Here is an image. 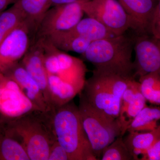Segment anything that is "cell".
Here are the masks:
<instances>
[{
    "label": "cell",
    "mask_w": 160,
    "mask_h": 160,
    "mask_svg": "<svg viewBox=\"0 0 160 160\" xmlns=\"http://www.w3.org/2000/svg\"><path fill=\"white\" fill-rule=\"evenodd\" d=\"M41 111L23 93L15 82L0 73V118L9 120Z\"/></svg>",
    "instance_id": "ba28073f"
},
{
    "label": "cell",
    "mask_w": 160,
    "mask_h": 160,
    "mask_svg": "<svg viewBox=\"0 0 160 160\" xmlns=\"http://www.w3.org/2000/svg\"><path fill=\"white\" fill-rule=\"evenodd\" d=\"M32 33L25 22L17 27L0 44V73L4 74L18 62L31 45Z\"/></svg>",
    "instance_id": "30bf717a"
},
{
    "label": "cell",
    "mask_w": 160,
    "mask_h": 160,
    "mask_svg": "<svg viewBox=\"0 0 160 160\" xmlns=\"http://www.w3.org/2000/svg\"><path fill=\"white\" fill-rule=\"evenodd\" d=\"M79 3L84 13L102 23L115 35L132 29L131 20L118 0H87Z\"/></svg>",
    "instance_id": "8992f818"
},
{
    "label": "cell",
    "mask_w": 160,
    "mask_h": 160,
    "mask_svg": "<svg viewBox=\"0 0 160 160\" xmlns=\"http://www.w3.org/2000/svg\"><path fill=\"white\" fill-rule=\"evenodd\" d=\"M126 32L91 42L82 54L83 58L95 69L133 78L132 56L136 35Z\"/></svg>",
    "instance_id": "7a4b0ae2"
},
{
    "label": "cell",
    "mask_w": 160,
    "mask_h": 160,
    "mask_svg": "<svg viewBox=\"0 0 160 160\" xmlns=\"http://www.w3.org/2000/svg\"><path fill=\"white\" fill-rule=\"evenodd\" d=\"M146 100L140 92L133 99L129 102H121L118 119L121 128V134L123 136L126 129L138 113L146 106Z\"/></svg>",
    "instance_id": "7402d4cb"
},
{
    "label": "cell",
    "mask_w": 160,
    "mask_h": 160,
    "mask_svg": "<svg viewBox=\"0 0 160 160\" xmlns=\"http://www.w3.org/2000/svg\"><path fill=\"white\" fill-rule=\"evenodd\" d=\"M133 78L94 69L82 92L90 105L108 116L117 119L123 92Z\"/></svg>",
    "instance_id": "277c9868"
},
{
    "label": "cell",
    "mask_w": 160,
    "mask_h": 160,
    "mask_svg": "<svg viewBox=\"0 0 160 160\" xmlns=\"http://www.w3.org/2000/svg\"><path fill=\"white\" fill-rule=\"evenodd\" d=\"M123 139L133 160H141L148 148L160 139V126L152 131L128 132Z\"/></svg>",
    "instance_id": "2e32d148"
},
{
    "label": "cell",
    "mask_w": 160,
    "mask_h": 160,
    "mask_svg": "<svg viewBox=\"0 0 160 160\" xmlns=\"http://www.w3.org/2000/svg\"><path fill=\"white\" fill-rule=\"evenodd\" d=\"M140 89L146 101L160 105V71L150 72L139 78Z\"/></svg>",
    "instance_id": "603a6c76"
},
{
    "label": "cell",
    "mask_w": 160,
    "mask_h": 160,
    "mask_svg": "<svg viewBox=\"0 0 160 160\" xmlns=\"http://www.w3.org/2000/svg\"><path fill=\"white\" fill-rule=\"evenodd\" d=\"M3 74L14 81L26 97L40 111L44 112L52 111L39 86L26 71L20 61L12 66Z\"/></svg>",
    "instance_id": "4fadbf2b"
},
{
    "label": "cell",
    "mask_w": 160,
    "mask_h": 160,
    "mask_svg": "<svg viewBox=\"0 0 160 160\" xmlns=\"http://www.w3.org/2000/svg\"><path fill=\"white\" fill-rule=\"evenodd\" d=\"M150 33L160 39V3L155 10L150 26Z\"/></svg>",
    "instance_id": "4316f807"
},
{
    "label": "cell",
    "mask_w": 160,
    "mask_h": 160,
    "mask_svg": "<svg viewBox=\"0 0 160 160\" xmlns=\"http://www.w3.org/2000/svg\"><path fill=\"white\" fill-rule=\"evenodd\" d=\"M87 0H50L52 6H60L70 3L81 2Z\"/></svg>",
    "instance_id": "f1b7e54d"
},
{
    "label": "cell",
    "mask_w": 160,
    "mask_h": 160,
    "mask_svg": "<svg viewBox=\"0 0 160 160\" xmlns=\"http://www.w3.org/2000/svg\"><path fill=\"white\" fill-rule=\"evenodd\" d=\"M68 30L91 42L116 36L102 23L89 17L82 18L73 28Z\"/></svg>",
    "instance_id": "d6986e66"
},
{
    "label": "cell",
    "mask_w": 160,
    "mask_h": 160,
    "mask_svg": "<svg viewBox=\"0 0 160 160\" xmlns=\"http://www.w3.org/2000/svg\"><path fill=\"white\" fill-rule=\"evenodd\" d=\"M17 0H0V13L6 10L7 7L12 4H14Z\"/></svg>",
    "instance_id": "f546056e"
},
{
    "label": "cell",
    "mask_w": 160,
    "mask_h": 160,
    "mask_svg": "<svg viewBox=\"0 0 160 160\" xmlns=\"http://www.w3.org/2000/svg\"><path fill=\"white\" fill-rule=\"evenodd\" d=\"M160 119V107L146 106L129 124L126 132L152 131L159 126L158 122Z\"/></svg>",
    "instance_id": "44dd1931"
},
{
    "label": "cell",
    "mask_w": 160,
    "mask_h": 160,
    "mask_svg": "<svg viewBox=\"0 0 160 160\" xmlns=\"http://www.w3.org/2000/svg\"><path fill=\"white\" fill-rule=\"evenodd\" d=\"M13 5L22 13L32 34H35L43 16L52 7L50 0H17Z\"/></svg>",
    "instance_id": "e0dca14e"
},
{
    "label": "cell",
    "mask_w": 160,
    "mask_h": 160,
    "mask_svg": "<svg viewBox=\"0 0 160 160\" xmlns=\"http://www.w3.org/2000/svg\"><path fill=\"white\" fill-rule=\"evenodd\" d=\"M133 50V78L160 71V39L149 34L137 35Z\"/></svg>",
    "instance_id": "9c48e42d"
},
{
    "label": "cell",
    "mask_w": 160,
    "mask_h": 160,
    "mask_svg": "<svg viewBox=\"0 0 160 160\" xmlns=\"http://www.w3.org/2000/svg\"><path fill=\"white\" fill-rule=\"evenodd\" d=\"M102 155V160H133L121 135L103 149Z\"/></svg>",
    "instance_id": "d4e9b609"
},
{
    "label": "cell",
    "mask_w": 160,
    "mask_h": 160,
    "mask_svg": "<svg viewBox=\"0 0 160 160\" xmlns=\"http://www.w3.org/2000/svg\"><path fill=\"white\" fill-rule=\"evenodd\" d=\"M57 141L70 160H97L81 120L78 107L72 101L51 112Z\"/></svg>",
    "instance_id": "3957f363"
},
{
    "label": "cell",
    "mask_w": 160,
    "mask_h": 160,
    "mask_svg": "<svg viewBox=\"0 0 160 160\" xmlns=\"http://www.w3.org/2000/svg\"><path fill=\"white\" fill-rule=\"evenodd\" d=\"M45 38L59 50L82 54L91 43L89 40L73 34L69 30L52 33Z\"/></svg>",
    "instance_id": "ac0fdd59"
},
{
    "label": "cell",
    "mask_w": 160,
    "mask_h": 160,
    "mask_svg": "<svg viewBox=\"0 0 160 160\" xmlns=\"http://www.w3.org/2000/svg\"><path fill=\"white\" fill-rule=\"evenodd\" d=\"M44 53L42 38L36 39L35 41L31 43L20 62L26 71L37 83L50 106L48 73L44 65Z\"/></svg>",
    "instance_id": "7c38bea8"
},
{
    "label": "cell",
    "mask_w": 160,
    "mask_h": 160,
    "mask_svg": "<svg viewBox=\"0 0 160 160\" xmlns=\"http://www.w3.org/2000/svg\"><path fill=\"white\" fill-rule=\"evenodd\" d=\"M131 20L137 35L150 33L153 13L160 0H118Z\"/></svg>",
    "instance_id": "8fae6325"
},
{
    "label": "cell",
    "mask_w": 160,
    "mask_h": 160,
    "mask_svg": "<svg viewBox=\"0 0 160 160\" xmlns=\"http://www.w3.org/2000/svg\"><path fill=\"white\" fill-rule=\"evenodd\" d=\"M5 129L26 149L30 160H48L50 147L57 141L51 112L34 111L12 120L0 118Z\"/></svg>",
    "instance_id": "6da1fadb"
},
{
    "label": "cell",
    "mask_w": 160,
    "mask_h": 160,
    "mask_svg": "<svg viewBox=\"0 0 160 160\" xmlns=\"http://www.w3.org/2000/svg\"><path fill=\"white\" fill-rule=\"evenodd\" d=\"M57 56L59 63L58 76L82 91L88 71L85 64L80 59L58 49Z\"/></svg>",
    "instance_id": "5bb4252c"
},
{
    "label": "cell",
    "mask_w": 160,
    "mask_h": 160,
    "mask_svg": "<svg viewBox=\"0 0 160 160\" xmlns=\"http://www.w3.org/2000/svg\"><path fill=\"white\" fill-rule=\"evenodd\" d=\"M84 14L79 2L52 6L40 21L35 33L36 39L71 29Z\"/></svg>",
    "instance_id": "52a82bcc"
},
{
    "label": "cell",
    "mask_w": 160,
    "mask_h": 160,
    "mask_svg": "<svg viewBox=\"0 0 160 160\" xmlns=\"http://www.w3.org/2000/svg\"><path fill=\"white\" fill-rule=\"evenodd\" d=\"M48 160H70V158L66 150L56 141L50 147Z\"/></svg>",
    "instance_id": "484cf974"
},
{
    "label": "cell",
    "mask_w": 160,
    "mask_h": 160,
    "mask_svg": "<svg viewBox=\"0 0 160 160\" xmlns=\"http://www.w3.org/2000/svg\"><path fill=\"white\" fill-rule=\"evenodd\" d=\"M160 160V139L146 150L141 160Z\"/></svg>",
    "instance_id": "83f0119b"
},
{
    "label": "cell",
    "mask_w": 160,
    "mask_h": 160,
    "mask_svg": "<svg viewBox=\"0 0 160 160\" xmlns=\"http://www.w3.org/2000/svg\"><path fill=\"white\" fill-rule=\"evenodd\" d=\"M49 104L52 110L72 101L81 91L58 76L48 74Z\"/></svg>",
    "instance_id": "9a60e30c"
},
{
    "label": "cell",
    "mask_w": 160,
    "mask_h": 160,
    "mask_svg": "<svg viewBox=\"0 0 160 160\" xmlns=\"http://www.w3.org/2000/svg\"><path fill=\"white\" fill-rule=\"evenodd\" d=\"M79 111L84 130L92 150L98 159L103 149L121 135V128L117 119L108 116L95 109L81 91Z\"/></svg>",
    "instance_id": "5b68a950"
},
{
    "label": "cell",
    "mask_w": 160,
    "mask_h": 160,
    "mask_svg": "<svg viewBox=\"0 0 160 160\" xmlns=\"http://www.w3.org/2000/svg\"><path fill=\"white\" fill-rule=\"evenodd\" d=\"M0 160H30L26 149L0 121Z\"/></svg>",
    "instance_id": "ffe728a7"
},
{
    "label": "cell",
    "mask_w": 160,
    "mask_h": 160,
    "mask_svg": "<svg viewBox=\"0 0 160 160\" xmlns=\"http://www.w3.org/2000/svg\"><path fill=\"white\" fill-rule=\"evenodd\" d=\"M25 22V18L19 9L14 5L0 13V44L5 38Z\"/></svg>",
    "instance_id": "cb8c5ba5"
}]
</instances>
